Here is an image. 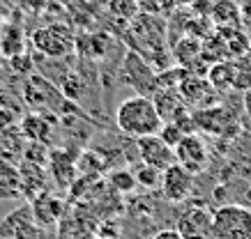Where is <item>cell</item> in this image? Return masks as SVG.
I'll list each match as a JSON object with an SVG mask.
<instances>
[{
	"label": "cell",
	"instance_id": "1",
	"mask_svg": "<svg viewBox=\"0 0 251 239\" xmlns=\"http://www.w3.org/2000/svg\"><path fill=\"white\" fill-rule=\"evenodd\" d=\"M115 124L125 136L129 138H145V136H159L164 120L154 108L152 97L134 94L125 99L115 108Z\"/></svg>",
	"mask_w": 251,
	"mask_h": 239
},
{
	"label": "cell",
	"instance_id": "2",
	"mask_svg": "<svg viewBox=\"0 0 251 239\" xmlns=\"http://www.w3.org/2000/svg\"><path fill=\"white\" fill-rule=\"evenodd\" d=\"M127 44L129 51H136L138 55H143L150 65H157L159 55H168L171 46H168V35H166V19H157V16H148L138 12L127 25Z\"/></svg>",
	"mask_w": 251,
	"mask_h": 239
},
{
	"label": "cell",
	"instance_id": "3",
	"mask_svg": "<svg viewBox=\"0 0 251 239\" xmlns=\"http://www.w3.org/2000/svg\"><path fill=\"white\" fill-rule=\"evenodd\" d=\"M214 239H251V207L221 205L214 209Z\"/></svg>",
	"mask_w": 251,
	"mask_h": 239
},
{
	"label": "cell",
	"instance_id": "4",
	"mask_svg": "<svg viewBox=\"0 0 251 239\" xmlns=\"http://www.w3.org/2000/svg\"><path fill=\"white\" fill-rule=\"evenodd\" d=\"M32 46L39 55L58 60V58H67L76 51V37L72 35L69 28L60 23L46 25V28L32 32Z\"/></svg>",
	"mask_w": 251,
	"mask_h": 239
},
{
	"label": "cell",
	"instance_id": "5",
	"mask_svg": "<svg viewBox=\"0 0 251 239\" xmlns=\"http://www.w3.org/2000/svg\"><path fill=\"white\" fill-rule=\"evenodd\" d=\"M122 81L141 97H152L157 92V69L136 51H127L122 58Z\"/></svg>",
	"mask_w": 251,
	"mask_h": 239
},
{
	"label": "cell",
	"instance_id": "6",
	"mask_svg": "<svg viewBox=\"0 0 251 239\" xmlns=\"http://www.w3.org/2000/svg\"><path fill=\"white\" fill-rule=\"evenodd\" d=\"M214 212L205 205H194L184 209L177 218L175 230L182 235V239H214Z\"/></svg>",
	"mask_w": 251,
	"mask_h": 239
},
{
	"label": "cell",
	"instance_id": "7",
	"mask_svg": "<svg viewBox=\"0 0 251 239\" xmlns=\"http://www.w3.org/2000/svg\"><path fill=\"white\" fill-rule=\"evenodd\" d=\"M175 163H180L182 168H187L191 175H198L210 166V150H207L205 140L196 136V133H189L184 136L177 147H175Z\"/></svg>",
	"mask_w": 251,
	"mask_h": 239
},
{
	"label": "cell",
	"instance_id": "8",
	"mask_svg": "<svg viewBox=\"0 0 251 239\" xmlns=\"http://www.w3.org/2000/svg\"><path fill=\"white\" fill-rule=\"evenodd\" d=\"M194 191V175L180 163H173L171 168L161 173V193L168 202L180 205L191 196Z\"/></svg>",
	"mask_w": 251,
	"mask_h": 239
},
{
	"label": "cell",
	"instance_id": "9",
	"mask_svg": "<svg viewBox=\"0 0 251 239\" xmlns=\"http://www.w3.org/2000/svg\"><path fill=\"white\" fill-rule=\"evenodd\" d=\"M136 150H138V159L145 166H152L157 170L171 168L175 163V150L171 145H166L159 136H145V138L136 140Z\"/></svg>",
	"mask_w": 251,
	"mask_h": 239
},
{
	"label": "cell",
	"instance_id": "10",
	"mask_svg": "<svg viewBox=\"0 0 251 239\" xmlns=\"http://www.w3.org/2000/svg\"><path fill=\"white\" fill-rule=\"evenodd\" d=\"M51 115L55 113H35V110H28L23 115L19 129L30 143H39V145H51L53 143V131H55V122L51 120Z\"/></svg>",
	"mask_w": 251,
	"mask_h": 239
},
{
	"label": "cell",
	"instance_id": "11",
	"mask_svg": "<svg viewBox=\"0 0 251 239\" xmlns=\"http://www.w3.org/2000/svg\"><path fill=\"white\" fill-rule=\"evenodd\" d=\"M177 92L182 97V101L187 104L189 108H207L210 106V101L214 99V87L210 85L205 76H196V74H187L182 83L177 85Z\"/></svg>",
	"mask_w": 251,
	"mask_h": 239
},
{
	"label": "cell",
	"instance_id": "12",
	"mask_svg": "<svg viewBox=\"0 0 251 239\" xmlns=\"http://www.w3.org/2000/svg\"><path fill=\"white\" fill-rule=\"evenodd\" d=\"M154 108L164 122H180L184 117H189V106L182 101L177 90H157L152 94Z\"/></svg>",
	"mask_w": 251,
	"mask_h": 239
},
{
	"label": "cell",
	"instance_id": "13",
	"mask_svg": "<svg viewBox=\"0 0 251 239\" xmlns=\"http://www.w3.org/2000/svg\"><path fill=\"white\" fill-rule=\"evenodd\" d=\"M194 117V124H196L201 131L210 133V136H221L224 131H228L230 129V122H233V117L228 115V110L224 106H207V108H198L191 113Z\"/></svg>",
	"mask_w": 251,
	"mask_h": 239
},
{
	"label": "cell",
	"instance_id": "14",
	"mask_svg": "<svg viewBox=\"0 0 251 239\" xmlns=\"http://www.w3.org/2000/svg\"><path fill=\"white\" fill-rule=\"evenodd\" d=\"M32 207V218H35V223L42 225V228H53L62 221V214H65V205H62L60 198H55V196H37L35 200L30 202Z\"/></svg>",
	"mask_w": 251,
	"mask_h": 239
},
{
	"label": "cell",
	"instance_id": "15",
	"mask_svg": "<svg viewBox=\"0 0 251 239\" xmlns=\"http://www.w3.org/2000/svg\"><path fill=\"white\" fill-rule=\"evenodd\" d=\"M210 23L217 30H237L242 28V12L235 0H214L210 9Z\"/></svg>",
	"mask_w": 251,
	"mask_h": 239
},
{
	"label": "cell",
	"instance_id": "16",
	"mask_svg": "<svg viewBox=\"0 0 251 239\" xmlns=\"http://www.w3.org/2000/svg\"><path fill=\"white\" fill-rule=\"evenodd\" d=\"M203 53V39L198 37H182L180 42H175L173 46H171V55H173V60L177 62V67H184V69H191L194 67V62L201 58Z\"/></svg>",
	"mask_w": 251,
	"mask_h": 239
},
{
	"label": "cell",
	"instance_id": "17",
	"mask_svg": "<svg viewBox=\"0 0 251 239\" xmlns=\"http://www.w3.org/2000/svg\"><path fill=\"white\" fill-rule=\"evenodd\" d=\"M205 78L214 87V92H219V94L235 90V62L233 60L214 62L212 67H210V71H207Z\"/></svg>",
	"mask_w": 251,
	"mask_h": 239
},
{
	"label": "cell",
	"instance_id": "18",
	"mask_svg": "<svg viewBox=\"0 0 251 239\" xmlns=\"http://www.w3.org/2000/svg\"><path fill=\"white\" fill-rule=\"evenodd\" d=\"M25 110L23 104L14 97H9V92L0 99V133H7L12 129H16V124H21Z\"/></svg>",
	"mask_w": 251,
	"mask_h": 239
},
{
	"label": "cell",
	"instance_id": "19",
	"mask_svg": "<svg viewBox=\"0 0 251 239\" xmlns=\"http://www.w3.org/2000/svg\"><path fill=\"white\" fill-rule=\"evenodd\" d=\"M32 218V207L30 205H21V207L12 209L2 221H0V239H12L14 232L19 230V225Z\"/></svg>",
	"mask_w": 251,
	"mask_h": 239
},
{
	"label": "cell",
	"instance_id": "20",
	"mask_svg": "<svg viewBox=\"0 0 251 239\" xmlns=\"http://www.w3.org/2000/svg\"><path fill=\"white\" fill-rule=\"evenodd\" d=\"M180 5V0H136V7L141 14L157 16V19H168Z\"/></svg>",
	"mask_w": 251,
	"mask_h": 239
},
{
	"label": "cell",
	"instance_id": "21",
	"mask_svg": "<svg viewBox=\"0 0 251 239\" xmlns=\"http://www.w3.org/2000/svg\"><path fill=\"white\" fill-rule=\"evenodd\" d=\"M108 182H111V186H113L115 191H120V193H131L138 186L134 170H127V168L113 170V173L108 175Z\"/></svg>",
	"mask_w": 251,
	"mask_h": 239
},
{
	"label": "cell",
	"instance_id": "22",
	"mask_svg": "<svg viewBox=\"0 0 251 239\" xmlns=\"http://www.w3.org/2000/svg\"><path fill=\"white\" fill-rule=\"evenodd\" d=\"M235 90H251V53L235 60Z\"/></svg>",
	"mask_w": 251,
	"mask_h": 239
},
{
	"label": "cell",
	"instance_id": "23",
	"mask_svg": "<svg viewBox=\"0 0 251 239\" xmlns=\"http://www.w3.org/2000/svg\"><path fill=\"white\" fill-rule=\"evenodd\" d=\"M134 175H136V182H138V184L148 186V189L161 186V170L152 168V166H145V163H141V166L134 170Z\"/></svg>",
	"mask_w": 251,
	"mask_h": 239
},
{
	"label": "cell",
	"instance_id": "24",
	"mask_svg": "<svg viewBox=\"0 0 251 239\" xmlns=\"http://www.w3.org/2000/svg\"><path fill=\"white\" fill-rule=\"evenodd\" d=\"M184 136H189V133L184 131L177 122H164V127H161V131H159V138L164 140L166 145L173 147V150L177 147V143H180Z\"/></svg>",
	"mask_w": 251,
	"mask_h": 239
},
{
	"label": "cell",
	"instance_id": "25",
	"mask_svg": "<svg viewBox=\"0 0 251 239\" xmlns=\"http://www.w3.org/2000/svg\"><path fill=\"white\" fill-rule=\"evenodd\" d=\"M12 239H44V228L35 223V218H30V221L19 225V230L14 232Z\"/></svg>",
	"mask_w": 251,
	"mask_h": 239
},
{
	"label": "cell",
	"instance_id": "26",
	"mask_svg": "<svg viewBox=\"0 0 251 239\" xmlns=\"http://www.w3.org/2000/svg\"><path fill=\"white\" fill-rule=\"evenodd\" d=\"M240 12H242V25L251 28V0H242L240 2Z\"/></svg>",
	"mask_w": 251,
	"mask_h": 239
},
{
	"label": "cell",
	"instance_id": "27",
	"mask_svg": "<svg viewBox=\"0 0 251 239\" xmlns=\"http://www.w3.org/2000/svg\"><path fill=\"white\" fill-rule=\"evenodd\" d=\"M152 239H182V235H180L177 230H173V228H166V230H159V232H157Z\"/></svg>",
	"mask_w": 251,
	"mask_h": 239
},
{
	"label": "cell",
	"instance_id": "28",
	"mask_svg": "<svg viewBox=\"0 0 251 239\" xmlns=\"http://www.w3.org/2000/svg\"><path fill=\"white\" fill-rule=\"evenodd\" d=\"M244 110H247V117H249V122H251V90L244 92Z\"/></svg>",
	"mask_w": 251,
	"mask_h": 239
},
{
	"label": "cell",
	"instance_id": "29",
	"mask_svg": "<svg viewBox=\"0 0 251 239\" xmlns=\"http://www.w3.org/2000/svg\"><path fill=\"white\" fill-rule=\"evenodd\" d=\"M7 92H9V90H7V83H5V81L0 78V99H2V97H5Z\"/></svg>",
	"mask_w": 251,
	"mask_h": 239
},
{
	"label": "cell",
	"instance_id": "30",
	"mask_svg": "<svg viewBox=\"0 0 251 239\" xmlns=\"http://www.w3.org/2000/svg\"><path fill=\"white\" fill-rule=\"evenodd\" d=\"M134 2H136V0H134Z\"/></svg>",
	"mask_w": 251,
	"mask_h": 239
}]
</instances>
